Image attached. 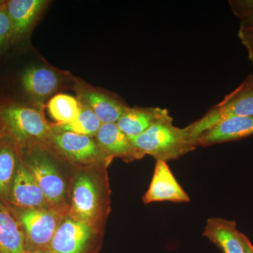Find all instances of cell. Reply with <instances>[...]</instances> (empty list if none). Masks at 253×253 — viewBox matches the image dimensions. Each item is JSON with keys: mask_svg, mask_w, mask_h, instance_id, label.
I'll use <instances>...</instances> for the list:
<instances>
[{"mask_svg": "<svg viewBox=\"0 0 253 253\" xmlns=\"http://www.w3.org/2000/svg\"><path fill=\"white\" fill-rule=\"evenodd\" d=\"M106 168H99L96 172L93 168L80 171L73 179L69 194L67 215L99 234L110 208L107 176L101 173Z\"/></svg>", "mask_w": 253, "mask_h": 253, "instance_id": "obj_1", "label": "cell"}, {"mask_svg": "<svg viewBox=\"0 0 253 253\" xmlns=\"http://www.w3.org/2000/svg\"><path fill=\"white\" fill-rule=\"evenodd\" d=\"M18 147L20 158L36 179L51 207L68 214L69 194L67 182L59 165L51 156V150L41 143Z\"/></svg>", "mask_w": 253, "mask_h": 253, "instance_id": "obj_2", "label": "cell"}, {"mask_svg": "<svg viewBox=\"0 0 253 253\" xmlns=\"http://www.w3.org/2000/svg\"><path fill=\"white\" fill-rule=\"evenodd\" d=\"M0 124L5 135L19 146L44 144L52 130L41 111L9 100H0Z\"/></svg>", "mask_w": 253, "mask_h": 253, "instance_id": "obj_3", "label": "cell"}, {"mask_svg": "<svg viewBox=\"0 0 253 253\" xmlns=\"http://www.w3.org/2000/svg\"><path fill=\"white\" fill-rule=\"evenodd\" d=\"M144 155L152 156L157 161H174L198 148L184 128L173 125V119L162 121L151 126L140 135L130 139Z\"/></svg>", "mask_w": 253, "mask_h": 253, "instance_id": "obj_4", "label": "cell"}, {"mask_svg": "<svg viewBox=\"0 0 253 253\" xmlns=\"http://www.w3.org/2000/svg\"><path fill=\"white\" fill-rule=\"evenodd\" d=\"M52 130L44 144L73 164L86 168H106L112 160L100 149L94 137L80 135L56 129Z\"/></svg>", "mask_w": 253, "mask_h": 253, "instance_id": "obj_5", "label": "cell"}, {"mask_svg": "<svg viewBox=\"0 0 253 253\" xmlns=\"http://www.w3.org/2000/svg\"><path fill=\"white\" fill-rule=\"evenodd\" d=\"M253 116V75L249 74L234 91L213 106L202 118L184 127L194 140L208 128L233 117Z\"/></svg>", "mask_w": 253, "mask_h": 253, "instance_id": "obj_6", "label": "cell"}, {"mask_svg": "<svg viewBox=\"0 0 253 253\" xmlns=\"http://www.w3.org/2000/svg\"><path fill=\"white\" fill-rule=\"evenodd\" d=\"M66 214L55 210L18 208V221L24 233L26 252L48 251L58 226Z\"/></svg>", "mask_w": 253, "mask_h": 253, "instance_id": "obj_7", "label": "cell"}, {"mask_svg": "<svg viewBox=\"0 0 253 253\" xmlns=\"http://www.w3.org/2000/svg\"><path fill=\"white\" fill-rule=\"evenodd\" d=\"M101 234L66 214L50 244V253H96L101 247Z\"/></svg>", "mask_w": 253, "mask_h": 253, "instance_id": "obj_8", "label": "cell"}, {"mask_svg": "<svg viewBox=\"0 0 253 253\" xmlns=\"http://www.w3.org/2000/svg\"><path fill=\"white\" fill-rule=\"evenodd\" d=\"M74 89L78 101L91 110L102 124L117 123L129 109V106L118 96L81 82H75Z\"/></svg>", "mask_w": 253, "mask_h": 253, "instance_id": "obj_9", "label": "cell"}, {"mask_svg": "<svg viewBox=\"0 0 253 253\" xmlns=\"http://www.w3.org/2000/svg\"><path fill=\"white\" fill-rule=\"evenodd\" d=\"M9 203L19 209L54 210L21 158L11 184Z\"/></svg>", "mask_w": 253, "mask_h": 253, "instance_id": "obj_10", "label": "cell"}, {"mask_svg": "<svg viewBox=\"0 0 253 253\" xmlns=\"http://www.w3.org/2000/svg\"><path fill=\"white\" fill-rule=\"evenodd\" d=\"M189 201V195L176 181L168 163L156 161L149 189L143 196L144 204L165 201L186 203Z\"/></svg>", "mask_w": 253, "mask_h": 253, "instance_id": "obj_11", "label": "cell"}, {"mask_svg": "<svg viewBox=\"0 0 253 253\" xmlns=\"http://www.w3.org/2000/svg\"><path fill=\"white\" fill-rule=\"evenodd\" d=\"M47 2L45 0L6 1L11 26L9 44L20 42L27 37Z\"/></svg>", "mask_w": 253, "mask_h": 253, "instance_id": "obj_12", "label": "cell"}, {"mask_svg": "<svg viewBox=\"0 0 253 253\" xmlns=\"http://www.w3.org/2000/svg\"><path fill=\"white\" fill-rule=\"evenodd\" d=\"M95 139L100 149L112 161L119 158L126 162H131L144 156L116 123H103Z\"/></svg>", "mask_w": 253, "mask_h": 253, "instance_id": "obj_13", "label": "cell"}, {"mask_svg": "<svg viewBox=\"0 0 253 253\" xmlns=\"http://www.w3.org/2000/svg\"><path fill=\"white\" fill-rule=\"evenodd\" d=\"M253 134L252 117H233L208 128L196 138L198 147L245 139Z\"/></svg>", "mask_w": 253, "mask_h": 253, "instance_id": "obj_14", "label": "cell"}, {"mask_svg": "<svg viewBox=\"0 0 253 253\" xmlns=\"http://www.w3.org/2000/svg\"><path fill=\"white\" fill-rule=\"evenodd\" d=\"M203 236L222 253H246L247 236L240 232L235 221L220 217L208 219Z\"/></svg>", "mask_w": 253, "mask_h": 253, "instance_id": "obj_15", "label": "cell"}, {"mask_svg": "<svg viewBox=\"0 0 253 253\" xmlns=\"http://www.w3.org/2000/svg\"><path fill=\"white\" fill-rule=\"evenodd\" d=\"M172 119L168 109L160 107L129 108L116 123L129 139L140 135L158 123Z\"/></svg>", "mask_w": 253, "mask_h": 253, "instance_id": "obj_16", "label": "cell"}, {"mask_svg": "<svg viewBox=\"0 0 253 253\" xmlns=\"http://www.w3.org/2000/svg\"><path fill=\"white\" fill-rule=\"evenodd\" d=\"M21 86L25 92L38 102H44L60 84L59 76L52 70L42 66H31L21 75Z\"/></svg>", "mask_w": 253, "mask_h": 253, "instance_id": "obj_17", "label": "cell"}, {"mask_svg": "<svg viewBox=\"0 0 253 253\" xmlns=\"http://www.w3.org/2000/svg\"><path fill=\"white\" fill-rule=\"evenodd\" d=\"M26 253V239L21 224L0 201V253Z\"/></svg>", "mask_w": 253, "mask_h": 253, "instance_id": "obj_18", "label": "cell"}, {"mask_svg": "<svg viewBox=\"0 0 253 253\" xmlns=\"http://www.w3.org/2000/svg\"><path fill=\"white\" fill-rule=\"evenodd\" d=\"M19 151L17 145L6 135L0 137V199L9 203L11 184L18 162Z\"/></svg>", "mask_w": 253, "mask_h": 253, "instance_id": "obj_19", "label": "cell"}, {"mask_svg": "<svg viewBox=\"0 0 253 253\" xmlns=\"http://www.w3.org/2000/svg\"><path fill=\"white\" fill-rule=\"evenodd\" d=\"M46 106L50 116L59 125L72 122L81 111V104L77 98L66 94L55 95Z\"/></svg>", "mask_w": 253, "mask_h": 253, "instance_id": "obj_20", "label": "cell"}, {"mask_svg": "<svg viewBox=\"0 0 253 253\" xmlns=\"http://www.w3.org/2000/svg\"><path fill=\"white\" fill-rule=\"evenodd\" d=\"M80 104L81 111L74 121L67 124H54L52 126L61 131L95 137L102 123L87 106L81 102Z\"/></svg>", "mask_w": 253, "mask_h": 253, "instance_id": "obj_21", "label": "cell"}, {"mask_svg": "<svg viewBox=\"0 0 253 253\" xmlns=\"http://www.w3.org/2000/svg\"><path fill=\"white\" fill-rule=\"evenodd\" d=\"M238 37L247 49L249 59L253 66V18L240 22Z\"/></svg>", "mask_w": 253, "mask_h": 253, "instance_id": "obj_22", "label": "cell"}, {"mask_svg": "<svg viewBox=\"0 0 253 253\" xmlns=\"http://www.w3.org/2000/svg\"><path fill=\"white\" fill-rule=\"evenodd\" d=\"M11 21L6 1L0 5V49L9 45L11 37Z\"/></svg>", "mask_w": 253, "mask_h": 253, "instance_id": "obj_23", "label": "cell"}, {"mask_svg": "<svg viewBox=\"0 0 253 253\" xmlns=\"http://www.w3.org/2000/svg\"><path fill=\"white\" fill-rule=\"evenodd\" d=\"M229 4L233 14L240 21L253 18V0H231Z\"/></svg>", "mask_w": 253, "mask_h": 253, "instance_id": "obj_24", "label": "cell"}, {"mask_svg": "<svg viewBox=\"0 0 253 253\" xmlns=\"http://www.w3.org/2000/svg\"><path fill=\"white\" fill-rule=\"evenodd\" d=\"M246 253H253V245L247 237L246 241Z\"/></svg>", "mask_w": 253, "mask_h": 253, "instance_id": "obj_25", "label": "cell"}, {"mask_svg": "<svg viewBox=\"0 0 253 253\" xmlns=\"http://www.w3.org/2000/svg\"><path fill=\"white\" fill-rule=\"evenodd\" d=\"M26 253H50L49 251H34V252H26Z\"/></svg>", "mask_w": 253, "mask_h": 253, "instance_id": "obj_26", "label": "cell"}, {"mask_svg": "<svg viewBox=\"0 0 253 253\" xmlns=\"http://www.w3.org/2000/svg\"><path fill=\"white\" fill-rule=\"evenodd\" d=\"M4 132H3L2 131V128H1V124H0V137H1V136L4 135Z\"/></svg>", "mask_w": 253, "mask_h": 253, "instance_id": "obj_27", "label": "cell"}, {"mask_svg": "<svg viewBox=\"0 0 253 253\" xmlns=\"http://www.w3.org/2000/svg\"><path fill=\"white\" fill-rule=\"evenodd\" d=\"M4 1H0V5L2 4L3 2H4Z\"/></svg>", "mask_w": 253, "mask_h": 253, "instance_id": "obj_28", "label": "cell"}]
</instances>
